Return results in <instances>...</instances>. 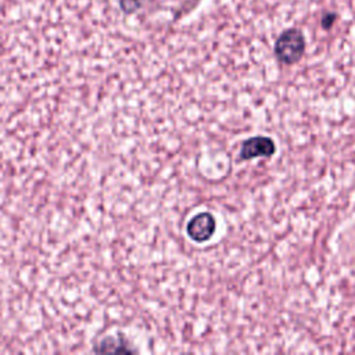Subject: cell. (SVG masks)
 Listing matches in <instances>:
<instances>
[{"label":"cell","instance_id":"1","mask_svg":"<svg viewBox=\"0 0 355 355\" xmlns=\"http://www.w3.org/2000/svg\"><path fill=\"white\" fill-rule=\"evenodd\" d=\"M126 15L140 12H171L179 17L196 7L200 0H116Z\"/></svg>","mask_w":355,"mask_h":355},{"label":"cell","instance_id":"2","mask_svg":"<svg viewBox=\"0 0 355 355\" xmlns=\"http://www.w3.org/2000/svg\"><path fill=\"white\" fill-rule=\"evenodd\" d=\"M273 50L279 62L293 65L298 62L305 53V37L302 32L295 28L287 29L277 37Z\"/></svg>","mask_w":355,"mask_h":355},{"label":"cell","instance_id":"3","mask_svg":"<svg viewBox=\"0 0 355 355\" xmlns=\"http://www.w3.org/2000/svg\"><path fill=\"white\" fill-rule=\"evenodd\" d=\"M216 230V220L211 212H200L194 215L187 226L186 233L187 236L196 243H205L208 241Z\"/></svg>","mask_w":355,"mask_h":355},{"label":"cell","instance_id":"4","mask_svg":"<svg viewBox=\"0 0 355 355\" xmlns=\"http://www.w3.org/2000/svg\"><path fill=\"white\" fill-rule=\"evenodd\" d=\"M276 153V144L269 136H252L243 141L240 147V159L248 161L258 157H272Z\"/></svg>","mask_w":355,"mask_h":355}]
</instances>
